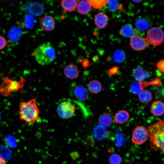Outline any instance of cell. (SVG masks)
Segmentation results:
<instances>
[{
	"label": "cell",
	"mask_w": 164,
	"mask_h": 164,
	"mask_svg": "<svg viewBox=\"0 0 164 164\" xmlns=\"http://www.w3.org/2000/svg\"><path fill=\"white\" fill-rule=\"evenodd\" d=\"M20 119L26 123H35L39 117V111L35 99L23 101L19 105Z\"/></svg>",
	"instance_id": "2"
},
{
	"label": "cell",
	"mask_w": 164,
	"mask_h": 164,
	"mask_svg": "<svg viewBox=\"0 0 164 164\" xmlns=\"http://www.w3.org/2000/svg\"><path fill=\"white\" fill-rule=\"evenodd\" d=\"M94 21L95 25L100 29L105 28L108 25V18L103 12H101L94 17Z\"/></svg>",
	"instance_id": "11"
},
{
	"label": "cell",
	"mask_w": 164,
	"mask_h": 164,
	"mask_svg": "<svg viewBox=\"0 0 164 164\" xmlns=\"http://www.w3.org/2000/svg\"><path fill=\"white\" fill-rule=\"evenodd\" d=\"M0 164H6L5 161L0 156Z\"/></svg>",
	"instance_id": "34"
},
{
	"label": "cell",
	"mask_w": 164,
	"mask_h": 164,
	"mask_svg": "<svg viewBox=\"0 0 164 164\" xmlns=\"http://www.w3.org/2000/svg\"><path fill=\"white\" fill-rule=\"evenodd\" d=\"M164 33L159 27H155L149 30L146 36L147 40L150 44L155 46L160 45L164 40Z\"/></svg>",
	"instance_id": "6"
},
{
	"label": "cell",
	"mask_w": 164,
	"mask_h": 164,
	"mask_svg": "<svg viewBox=\"0 0 164 164\" xmlns=\"http://www.w3.org/2000/svg\"><path fill=\"white\" fill-rule=\"evenodd\" d=\"M130 45L133 49L137 51H141L148 47L149 43L146 39L140 35L135 34L131 37Z\"/></svg>",
	"instance_id": "8"
},
{
	"label": "cell",
	"mask_w": 164,
	"mask_h": 164,
	"mask_svg": "<svg viewBox=\"0 0 164 164\" xmlns=\"http://www.w3.org/2000/svg\"><path fill=\"white\" fill-rule=\"evenodd\" d=\"M107 4L109 9L111 11L116 10L119 5L118 2L117 0H108Z\"/></svg>",
	"instance_id": "29"
},
{
	"label": "cell",
	"mask_w": 164,
	"mask_h": 164,
	"mask_svg": "<svg viewBox=\"0 0 164 164\" xmlns=\"http://www.w3.org/2000/svg\"><path fill=\"white\" fill-rule=\"evenodd\" d=\"M32 55L38 63L45 65L50 64L54 60L56 53L52 46L46 43L38 46L34 51Z\"/></svg>",
	"instance_id": "3"
},
{
	"label": "cell",
	"mask_w": 164,
	"mask_h": 164,
	"mask_svg": "<svg viewBox=\"0 0 164 164\" xmlns=\"http://www.w3.org/2000/svg\"><path fill=\"white\" fill-rule=\"evenodd\" d=\"M32 13L36 15H40L43 12L44 9L43 6L39 3H34L32 5Z\"/></svg>",
	"instance_id": "27"
},
{
	"label": "cell",
	"mask_w": 164,
	"mask_h": 164,
	"mask_svg": "<svg viewBox=\"0 0 164 164\" xmlns=\"http://www.w3.org/2000/svg\"><path fill=\"white\" fill-rule=\"evenodd\" d=\"M130 90L132 94H138L142 91L139 81H134L131 83L130 85Z\"/></svg>",
	"instance_id": "26"
},
{
	"label": "cell",
	"mask_w": 164,
	"mask_h": 164,
	"mask_svg": "<svg viewBox=\"0 0 164 164\" xmlns=\"http://www.w3.org/2000/svg\"><path fill=\"white\" fill-rule=\"evenodd\" d=\"M70 155L74 159L78 158L79 156V154L76 152H73L71 153Z\"/></svg>",
	"instance_id": "33"
},
{
	"label": "cell",
	"mask_w": 164,
	"mask_h": 164,
	"mask_svg": "<svg viewBox=\"0 0 164 164\" xmlns=\"http://www.w3.org/2000/svg\"><path fill=\"white\" fill-rule=\"evenodd\" d=\"M76 108L69 101H62L58 105L57 112L58 116L63 119H69L74 116Z\"/></svg>",
	"instance_id": "5"
},
{
	"label": "cell",
	"mask_w": 164,
	"mask_h": 164,
	"mask_svg": "<svg viewBox=\"0 0 164 164\" xmlns=\"http://www.w3.org/2000/svg\"><path fill=\"white\" fill-rule=\"evenodd\" d=\"M125 57L124 52L121 50H118L114 52L113 55V60L116 63H121L123 62Z\"/></svg>",
	"instance_id": "24"
},
{
	"label": "cell",
	"mask_w": 164,
	"mask_h": 164,
	"mask_svg": "<svg viewBox=\"0 0 164 164\" xmlns=\"http://www.w3.org/2000/svg\"><path fill=\"white\" fill-rule=\"evenodd\" d=\"M87 1L91 6L97 9L103 8L107 4L108 1V0H88Z\"/></svg>",
	"instance_id": "25"
},
{
	"label": "cell",
	"mask_w": 164,
	"mask_h": 164,
	"mask_svg": "<svg viewBox=\"0 0 164 164\" xmlns=\"http://www.w3.org/2000/svg\"><path fill=\"white\" fill-rule=\"evenodd\" d=\"M64 73L65 76L67 78L73 80L78 77L79 74V70L76 65L73 64H70L65 67Z\"/></svg>",
	"instance_id": "10"
},
{
	"label": "cell",
	"mask_w": 164,
	"mask_h": 164,
	"mask_svg": "<svg viewBox=\"0 0 164 164\" xmlns=\"http://www.w3.org/2000/svg\"><path fill=\"white\" fill-rule=\"evenodd\" d=\"M148 137L147 130L142 126H138L134 130L132 136V141L137 145H141L145 143Z\"/></svg>",
	"instance_id": "7"
},
{
	"label": "cell",
	"mask_w": 164,
	"mask_h": 164,
	"mask_svg": "<svg viewBox=\"0 0 164 164\" xmlns=\"http://www.w3.org/2000/svg\"><path fill=\"white\" fill-rule=\"evenodd\" d=\"M149 138V146L155 151L164 153V123L160 120L149 125L147 129Z\"/></svg>",
	"instance_id": "1"
},
{
	"label": "cell",
	"mask_w": 164,
	"mask_h": 164,
	"mask_svg": "<svg viewBox=\"0 0 164 164\" xmlns=\"http://www.w3.org/2000/svg\"><path fill=\"white\" fill-rule=\"evenodd\" d=\"M150 110L152 114L155 116L162 115L164 111L163 103L160 101H154L151 105Z\"/></svg>",
	"instance_id": "12"
},
{
	"label": "cell",
	"mask_w": 164,
	"mask_h": 164,
	"mask_svg": "<svg viewBox=\"0 0 164 164\" xmlns=\"http://www.w3.org/2000/svg\"><path fill=\"white\" fill-rule=\"evenodd\" d=\"M100 125L105 127L111 125L112 123V118L110 113H104L100 115L99 118Z\"/></svg>",
	"instance_id": "21"
},
{
	"label": "cell",
	"mask_w": 164,
	"mask_h": 164,
	"mask_svg": "<svg viewBox=\"0 0 164 164\" xmlns=\"http://www.w3.org/2000/svg\"><path fill=\"white\" fill-rule=\"evenodd\" d=\"M6 41L5 38L0 36V50L4 48L6 46Z\"/></svg>",
	"instance_id": "31"
},
{
	"label": "cell",
	"mask_w": 164,
	"mask_h": 164,
	"mask_svg": "<svg viewBox=\"0 0 164 164\" xmlns=\"http://www.w3.org/2000/svg\"><path fill=\"white\" fill-rule=\"evenodd\" d=\"M73 93L76 98L81 101L85 100L88 97L87 91L82 85L77 86L74 90Z\"/></svg>",
	"instance_id": "17"
},
{
	"label": "cell",
	"mask_w": 164,
	"mask_h": 164,
	"mask_svg": "<svg viewBox=\"0 0 164 164\" xmlns=\"http://www.w3.org/2000/svg\"><path fill=\"white\" fill-rule=\"evenodd\" d=\"M138 31L133 28L130 24H127L123 26L119 31L120 35L127 38H130L137 34Z\"/></svg>",
	"instance_id": "14"
},
{
	"label": "cell",
	"mask_w": 164,
	"mask_h": 164,
	"mask_svg": "<svg viewBox=\"0 0 164 164\" xmlns=\"http://www.w3.org/2000/svg\"><path fill=\"white\" fill-rule=\"evenodd\" d=\"M135 26L138 30L141 32H144L151 27V23L148 19L140 17L136 20Z\"/></svg>",
	"instance_id": "13"
},
{
	"label": "cell",
	"mask_w": 164,
	"mask_h": 164,
	"mask_svg": "<svg viewBox=\"0 0 164 164\" xmlns=\"http://www.w3.org/2000/svg\"><path fill=\"white\" fill-rule=\"evenodd\" d=\"M61 4L65 11L72 12L77 8L78 3L75 0H63L61 1Z\"/></svg>",
	"instance_id": "20"
},
{
	"label": "cell",
	"mask_w": 164,
	"mask_h": 164,
	"mask_svg": "<svg viewBox=\"0 0 164 164\" xmlns=\"http://www.w3.org/2000/svg\"><path fill=\"white\" fill-rule=\"evenodd\" d=\"M164 61L163 60H159L157 63V67L158 69L161 72L164 73Z\"/></svg>",
	"instance_id": "30"
},
{
	"label": "cell",
	"mask_w": 164,
	"mask_h": 164,
	"mask_svg": "<svg viewBox=\"0 0 164 164\" xmlns=\"http://www.w3.org/2000/svg\"><path fill=\"white\" fill-rule=\"evenodd\" d=\"M109 161L110 164H121L122 159L118 154H113L110 156Z\"/></svg>",
	"instance_id": "28"
},
{
	"label": "cell",
	"mask_w": 164,
	"mask_h": 164,
	"mask_svg": "<svg viewBox=\"0 0 164 164\" xmlns=\"http://www.w3.org/2000/svg\"><path fill=\"white\" fill-rule=\"evenodd\" d=\"M129 117V114L127 111L121 110L116 114L114 117V120L117 124H122L128 121Z\"/></svg>",
	"instance_id": "18"
},
{
	"label": "cell",
	"mask_w": 164,
	"mask_h": 164,
	"mask_svg": "<svg viewBox=\"0 0 164 164\" xmlns=\"http://www.w3.org/2000/svg\"></svg>",
	"instance_id": "35"
},
{
	"label": "cell",
	"mask_w": 164,
	"mask_h": 164,
	"mask_svg": "<svg viewBox=\"0 0 164 164\" xmlns=\"http://www.w3.org/2000/svg\"><path fill=\"white\" fill-rule=\"evenodd\" d=\"M93 132L94 137L99 140H101L105 138L107 135L106 128L100 125H97L95 127Z\"/></svg>",
	"instance_id": "16"
},
{
	"label": "cell",
	"mask_w": 164,
	"mask_h": 164,
	"mask_svg": "<svg viewBox=\"0 0 164 164\" xmlns=\"http://www.w3.org/2000/svg\"><path fill=\"white\" fill-rule=\"evenodd\" d=\"M77 8L79 13L86 15L91 11L92 6L87 0H82L77 4Z\"/></svg>",
	"instance_id": "19"
},
{
	"label": "cell",
	"mask_w": 164,
	"mask_h": 164,
	"mask_svg": "<svg viewBox=\"0 0 164 164\" xmlns=\"http://www.w3.org/2000/svg\"><path fill=\"white\" fill-rule=\"evenodd\" d=\"M133 75L136 80L141 81L147 78L149 76V74L142 67L139 66L133 70Z\"/></svg>",
	"instance_id": "15"
},
{
	"label": "cell",
	"mask_w": 164,
	"mask_h": 164,
	"mask_svg": "<svg viewBox=\"0 0 164 164\" xmlns=\"http://www.w3.org/2000/svg\"><path fill=\"white\" fill-rule=\"evenodd\" d=\"M138 99L140 102L146 103L152 100V95L149 91L147 90H143L138 94Z\"/></svg>",
	"instance_id": "22"
},
{
	"label": "cell",
	"mask_w": 164,
	"mask_h": 164,
	"mask_svg": "<svg viewBox=\"0 0 164 164\" xmlns=\"http://www.w3.org/2000/svg\"><path fill=\"white\" fill-rule=\"evenodd\" d=\"M88 87L89 91L94 94L99 93L102 88L101 84L97 80H93L90 81L88 84Z\"/></svg>",
	"instance_id": "23"
},
{
	"label": "cell",
	"mask_w": 164,
	"mask_h": 164,
	"mask_svg": "<svg viewBox=\"0 0 164 164\" xmlns=\"http://www.w3.org/2000/svg\"><path fill=\"white\" fill-rule=\"evenodd\" d=\"M41 29L46 32L53 30L55 26V19L52 16L47 15L41 18L39 22Z\"/></svg>",
	"instance_id": "9"
},
{
	"label": "cell",
	"mask_w": 164,
	"mask_h": 164,
	"mask_svg": "<svg viewBox=\"0 0 164 164\" xmlns=\"http://www.w3.org/2000/svg\"><path fill=\"white\" fill-rule=\"evenodd\" d=\"M118 68L116 67H114L110 69L108 71L109 74L111 76H114L118 72Z\"/></svg>",
	"instance_id": "32"
},
{
	"label": "cell",
	"mask_w": 164,
	"mask_h": 164,
	"mask_svg": "<svg viewBox=\"0 0 164 164\" xmlns=\"http://www.w3.org/2000/svg\"><path fill=\"white\" fill-rule=\"evenodd\" d=\"M0 84V94L5 97H9L12 93L22 89L26 80L23 77L17 81L8 77L3 78Z\"/></svg>",
	"instance_id": "4"
}]
</instances>
